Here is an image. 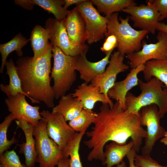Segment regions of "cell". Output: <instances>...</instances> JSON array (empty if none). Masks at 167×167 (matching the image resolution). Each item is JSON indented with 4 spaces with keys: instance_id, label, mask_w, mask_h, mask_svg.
I'll use <instances>...</instances> for the list:
<instances>
[{
    "instance_id": "cell-28",
    "label": "cell",
    "mask_w": 167,
    "mask_h": 167,
    "mask_svg": "<svg viewBox=\"0 0 167 167\" xmlns=\"http://www.w3.org/2000/svg\"><path fill=\"white\" fill-rule=\"evenodd\" d=\"M86 131L76 132L63 151L64 157H70V167H82L79 154L80 143Z\"/></svg>"
},
{
    "instance_id": "cell-13",
    "label": "cell",
    "mask_w": 167,
    "mask_h": 167,
    "mask_svg": "<svg viewBox=\"0 0 167 167\" xmlns=\"http://www.w3.org/2000/svg\"><path fill=\"white\" fill-rule=\"evenodd\" d=\"M26 96L24 94L19 93L8 97L5 102L8 111L15 119H24L34 127L43 119L39 112L40 107L29 104L25 99Z\"/></svg>"
},
{
    "instance_id": "cell-37",
    "label": "cell",
    "mask_w": 167,
    "mask_h": 167,
    "mask_svg": "<svg viewBox=\"0 0 167 167\" xmlns=\"http://www.w3.org/2000/svg\"><path fill=\"white\" fill-rule=\"evenodd\" d=\"M64 7L66 9L71 5L73 4L77 5L84 2L85 0H64Z\"/></svg>"
},
{
    "instance_id": "cell-2",
    "label": "cell",
    "mask_w": 167,
    "mask_h": 167,
    "mask_svg": "<svg viewBox=\"0 0 167 167\" xmlns=\"http://www.w3.org/2000/svg\"><path fill=\"white\" fill-rule=\"evenodd\" d=\"M52 47L38 58L28 56L16 62L22 89L32 103L43 102L48 107L54 106L55 95L50 84Z\"/></svg>"
},
{
    "instance_id": "cell-14",
    "label": "cell",
    "mask_w": 167,
    "mask_h": 167,
    "mask_svg": "<svg viewBox=\"0 0 167 167\" xmlns=\"http://www.w3.org/2000/svg\"><path fill=\"white\" fill-rule=\"evenodd\" d=\"M124 57L118 51L111 54L108 66L104 72L91 82L93 85L99 87L100 92L108 98H109L108 92L114 85L118 74L129 68V66L124 62Z\"/></svg>"
},
{
    "instance_id": "cell-35",
    "label": "cell",
    "mask_w": 167,
    "mask_h": 167,
    "mask_svg": "<svg viewBox=\"0 0 167 167\" xmlns=\"http://www.w3.org/2000/svg\"><path fill=\"white\" fill-rule=\"evenodd\" d=\"M14 2L15 4L28 10H31L33 8V5L30 2V0H15Z\"/></svg>"
},
{
    "instance_id": "cell-20",
    "label": "cell",
    "mask_w": 167,
    "mask_h": 167,
    "mask_svg": "<svg viewBox=\"0 0 167 167\" xmlns=\"http://www.w3.org/2000/svg\"><path fill=\"white\" fill-rule=\"evenodd\" d=\"M83 109L80 101L70 93L61 97L58 104L52 108V112L61 114L66 121H70L76 118Z\"/></svg>"
},
{
    "instance_id": "cell-36",
    "label": "cell",
    "mask_w": 167,
    "mask_h": 167,
    "mask_svg": "<svg viewBox=\"0 0 167 167\" xmlns=\"http://www.w3.org/2000/svg\"><path fill=\"white\" fill-rule=\"evenodd\" d=\"M136 153V151L133 148L126 155L129 164V167H139L135 164L134 158Z\"/></svg>"
},
{
    "instance_id": "cell-26",
    "label": "cell",
    "mask_w": 167,
    "mask_h": 167,
    "mask_svg": "<svg viewBox=\"0 0 167 167\" xmlns=\"http://www.w3.org/2000/svg\"><path fill=\"white\" fill-rule=\"evenodd\" d=\"M93 5L96 6L100 13H103L109 19L114 13L122 11L128 6L136 5L133 0H91Z\"/></svg>"
},
{
    "instance_id": "cell-11",
    "label": "cell",
    "mask_w": 167,
    "mask_h": 167,
    "mask_svg": "<svg viewBox=\"0 0 167 167\" xmlns=\"http://www.w3.org/2000/svg\"><path fill=\"white\" fill-rule=\"evenodd\" d=\"M157 39V42L153 43L147 44L143 41L142 48L139 51L126 55L131 68L145 64L151 60L166 59L167 34L159 31Z\"/></svg>"
},
{
    "instance_id": "cell-9",
    "label": "cell",
    "mask_w": 167,
    "mask_h": 167,
    "mask_svg": "<svg viewBox=\"0 0 167 167\" xmlns=\"http://www.w3.org/2000/svg\"><path fill=\"white\" fill-rule=\"evenodd\" d=\"M45 28L53 46L58 47L66 55L76 57L82 53H87L88 50V45L79 47L71 41L63 20L48 18L45 22Z\"/></svg>"
},
{
    "instance_id": "cell-34",
    "label": "cell",
    "mask_w": 167,
    "mask_h": 167,
    "mask_svg": "<svg viewBox=\"0 0 167 167\" xmlns=\"http://www.w3.org/2000/svg\"><path fill=\"white\" fill-rule=\"evenodd\" d=\"M159 12V22L167 19V0H150Z\"/></svg>"
},
{
    "instance_id": "cell-42",
    "label": "cell",
    "mask_w": 167,
    "mask_h": 167,
    "mask_svg": "<svg viewBox=\"0 0 167 167\" xmlns=\"http://www.w3.org/2000/svg\"><path fill=\"white\" fill-rule=\"evenodd\" d=\"M166 59H167V49L166 50Z\"/></svg>"
},
{
    "instance_id": "cell-41",
    "label": "cell",
    "mask_w": 167,
    "mask_h": 167,
    "mask_svg": "<svg viewBox=\"0 0 167 167\" xmlns=\"http://www.w3.org/2000/svg\"><path fill=\"white\" fill-rule=\"evenodd\" d=\"M117 167H126L125 162L122 161L120 164L117 165Z\"/></svg>"
},
{
    "instance_id": "cell-29",
    "label": "cell",
    "mask_w": 167,
    "mask_h": 167,
    "mask_svg": "<svg viewBox=\"0 0 167 167\" xmlns=\"http://www.w3.org/2000/svg\"><path fill=\"white\" fill-rule=\"evenodd\" d=\"M97 113L92 110L83 109L75 118L69 121V125L76 132L86 131L92 124H93Z\"/></svg>"
},
{
    "instance_id": "cell-7",
    "label": "cell",
    "mask_w": 167,
    "mask_h": 167,
    "mask_svg": "<svg viewBox=\"0 0 167 167\" xmlns=\"http://www.w3.org/2000/svg\"><path fill=\"white\" fill-rule=\"evenodd\" d=\"M139 114L141 125L146 126L147 129V136L141 148L142 154L150 155L155 143L164 136L166 131L160 125L161 118L156 105L152 104L142 107Z\"/></svg>"
},
{
    "instance_id": "cell-31",
    "label": "cell",
    "mask_w": 167,
    "mask_h": 167,
    "mask_svg": "<svg viewBox=\"0 0 167 167\" xmlns=\"http://www.w3.org/2000/svg\"><path fill=\"white\" fill-rule=\"evenodd\" d=\"M0 167H27L21 162L14 150H7L0 155Z\"/></svg>"
},
{
    "instance_id": "cell-30",
    "label": "cell",
    "mask_w": 167,
    "mask_h": 167,
    "mask_svg": "<svg viewBox=\"0 0 167 167\" xmlns=\"http://www.w3.org/2000/svg\"><path fill=\"white\" fill-rule=\"evenodd\" d=\"M14 120L12 114L10 113L0 124V155L8 150L12 145L16 142V139L14 136L10 140H8L7 137L8 128Z\"/></svg>"
},
{
    "instance_id": "cell-24",
    "label": "cell",
    "mask_w": 167,
    "mask_h": 167,
    "mask_svg": "<svg viewBox=\"0 0 167 167\" xmlns=\"http://www.w3.org/2000/svg\"><path fill=\"white\" fill-rule=\"evenodd\" d=\"M29 41L30 39H27L21 33H19L8 42L0 44V52L2 57L1 73H3L7 58L9 54L15 51L18 56L22 57L23 55L22 48Z\"/></svg>"
},
{
    "instance_id": "cell-5",
    "label": "cell",
    "mask_w": 167,
    "mask_h": 167,
    "mask_svg": "<svg viewBox=\"0 0 167 167\" xmlns=\"http://www.w3.org/2000/svg\"><path fill=\"white\" fill-rule=\"evenodd\" d=\"M52 51L54 61L51 77L55 98L58 99L66 95L76 80V58L66 55L57 46H53Z\"/></svg>"
},
{
    "instance_id": "cell-39",
    "label": "cell",
    "mask_w": 167,
    "mask_h": 167,
    "mask_svg": "<svg viewBox=\"0 0 167 167\" xmlns=\"http://www.w3.org/2000/svg\"><path fill=\"white\" fill-rule=\"evenodd\" d=\"M157 30L167 34V24L164 22H159L157 25Z\"/></svg>"
},
{
    "instance_id": "cell-4",
    "label": "cell",
    "mask_w": 167,
    "mask_h": 167,
    "mask_svg": "<svg viewBox=\"0 0 167 167\" xmlns=\"http://www.w3.org/2000/svg\"><path fill=\"white\" fill-rule=\"evenodd\" d=\"M129 16L125 18L120 17L118 13L113 14L109 19L106 37L113 34L117 39L118 51L123 56L139 51L142 48L143 40L149 32L146 30H137L130 24Z\"/></svg>"
},
{
    "instance_id": "cell-25",
    "label": "cell",
    "mask_w": 167,
    "mask_h": 167,
    "mask_svg": "<svg viewBox=\"0 0 167 167\" xmlns=\"http://www.w3.org/2000/svg\"><path fill=\"white\" fill-rule=\"evenodd\" d=\"M143 72L146 82L155 77L167 88V59L152 60L147 62Z\"/></svg>"
},
{
    "instance_id": "cell-15",
    "label": "cell",
    "mask_w": 167,
    "mask_h": 167,
    "mask_svg": "<svg viewBox=\"0 0 167 167\" xmlns=\"http://www.w3.org/2000/svg\"><path fill=\"white\" fill-rule=\"evenodd\" d=\"M63 23L71 41L74 45L81 47L86 46L87 36L85 22L84 17L76 6L69 11L63 20Z\"/></svg>"
},
{
    "instance_id": "cell-3",
    "label": "cell",
    "mask_w": 167,
    "mask_h": 167,
    "mask_svg": "<svg viewBox=\"0 0 167 167\" xmlns=\"http://www.w3.org/2000/svg\"><path fill=\"white\" fill-rule=\"evenodd\" d=\"M141 92L136 96L128 92L126 97V110L140 117L141 108L152 104L158 107L161 118L167 113V88L155 77L146 82L139 79L138 85Z\"/></svg>"
},
{
    "instance_id": "cell-19",
    "label": "cell",
    "mask_w": 167,
    "mask_h": 167,
    "mask_svg": "<svg viewBox=\"0 0 167 167\" xmlns=\"http://www.w3.org/2000/svg\"><path fill=\"white\" fill-rule=\"evenodd\" d=\"M15 122L17 126L23 131L25 138V142L19 145V153L24 155L25 165L27 167H34L37 161L36 141L33 138L34 127L23 119L16 120Z\"/></svg>"
},
{
    "instance_id": "cell-12",
    "label": "cell",
    "mask_w": 167,
    "mask_h": 167,
    "mask_svg": "<svg viewBox=\"0 0 167 167\" xmlns=\"http://www.w3.org/2000/svg\"><path fill=\"white\" fill-rule=\"evenodd\" d=\"M122 11L130 15L134 28L155 33L159 22L160 15L155 6L150 0L147 4L131 5L124 9Z\"/></svg>"
},
{
    "instance_id": "cell-1",
    "label": "cell",
    "mask_w": 167,
    "mask_h": 167,
    "mask_svg": "<svg viewBox=\"0 0 167 167\" xmlns=\"http://www.w3.org/2000/svg\"><path fill=\"white\" fill-rule=\"evenodd\" d=\"M93 124L92 130L86 133L89 139L84 141L85 145L91 149L87 157L89 161L96 159L103 163L105 160L104 148L109 141L123 145L131 138L133 148L138 152L143 139L147 136L140 117L128 113L117 101L112 108L108 104H102Z\"/></svg>"
},
{
    "instance_id": "cell-16",
    "label": "cell",
    "mask_w": 167,
    "mask_h": 167,
    "mask_svg": "<svg viewBox=\"0 0 167 167\" xmlns=\"http://www.w3.org/2000/svg\"><path fill=\"white\" fill-rule=\"evenodd\" d=\"M112 52H109L101 60L95 62L88 60L87 53H82L76 57L75 69L79 72L80 79L88 84L104 73L106 66L109 64Z\"/></svg>"
},
{
    "instance_id": "cell-22",
    "label": "cell",
    "mask_w": 167,
    "mask_h": 167,
    "mask_svg": "<svg viewBox=\"0 0 167 167\" xmlns=\"http://www.w3.org/2000/svg\"><path fill=\"white\" fill-rule=\"evenodd\" d=\"M30 40L34 53L33 57L35 59L39 58L53 47L48 41V36L45 29L39 25L34 27L31 32Z\"/></svg>"
},
{
    "instance_id": "cell-8",
    "label": "cell",
    "mask_w": 167,
    "mask_h": 167,
    "mask_svg": "<svg viewBox=\"0 0 167 167\" xmlns=\"http://www.w3.org/2000/svg\"><path fill=\"white\" fill-rule=\"evenodd\" d=\"M76 6L85 21L87 43L91 45L104 38L109 19L100 14L91 0H85Z\"/></svg>"
},
{
    "instance_id": "cell-27",
    "label": "cell",
    "mask_w": 167,
    "mask_h": 167,
    "mask_svg": "<svg viewBox=\"0 0 167 167\" xmlns=\"http://www.w3.org/2000/svg\"><path fill=\"white\" fill-rule=\"evenodd\" d=\"M34 5L41 7L49 13L52 14L55 18L63 20L67 16L69 10L64 7V0H30Z\"/></svg>"
},
{
    "instance_id": "cell-23",
    "label": "cell",
    "mask_w": 167,
    "mask_h": 167,
    "mask_svg": "<svg viewBox=\"0 0 167 167\" xmlns=\"http://www.w3.org/2000/svg\"><path fill=\"white\" fill-rule=\"evenodd\" d=\"M5 66L6 69V74L9 77V83L8 85H6L1 84L0 85L1 91L7 97L15 96L19 93L24 94L27 96L23 90L21 80L17 72L16 66L12 59L6 61Z\"/></svg>"
},
{
    "instance_id": "cell-21",
    "label": "cell",
    "mask_w": 167,
    "mask_h": 167,
    "mask_svg": "<svg viewBox=\"0 0 167 167\" xmlns=\"http://www.w3.org/2000/svg\"><path fill=\"white\" fill-rule=\"evenodd\" d=\"M134 143L131 140L129 143L123 145L119 144L114 142L105 146L104 151L105 161L102 163L106 165L105 167H112L120 164L123 158L126 156L134 147Z\"/></svg>"
},
{
    "instance_id": "cell-38",
    "label": "cell",
    "mask_w": 167,
    "mask_h": 167,
    "mask_svg": "<svg viewBox=\"0 0 167 167\" xmlns=\"http://www.w3.org/2000/svg\"><path fill=\"white\" fill-rule=\"evenodd\" d=\"M70 157H64L59 161L57 167H70Z\"/></svg>"
},
{
    "instance_id": "cell-33",
    "label": "cell",
    "mask_w": 167,
    "mask_h": 167,
    "mask_svg": "<svg viewBox=\"0 0 167 167\" xmlns=\"http://www.w3.org/2000/svg\"><path fill=\"white\" fill-rule=\"evenodd\" d=\"M118 42L116 36L113 34L110 35L105 38V41L100 49L105 55L111 51H113L114 49L118 47Z\"/></svg>"
},
{
    "instance_id": "cell-17",
    "label": "cell",
    "mask_w": 167,
    "mask_h": 167,
    "mask_svg": "<svg viewBox=\"0 0 167 167\" xmlns=\"http://www.w3.org/2000/svg\"><path fill=\"white\" fill-rule=\"evenodd\" d=\"M145 64H141L131 68L123 80L116 82L109 90L107 95L110 98L118 101L119 106L124 110L126 109V97L129 91L138 85V75L143 71Z\"/></svg>"
},
{
    "instance_id": "cell-10",
    "label": "cell",
    "mask_w": 167,
    "mask_h": 167,
    "mask_svg": "<svg viewBox=\"0 0 167 167\" xmlns=\"http://www.w3.org/2000/svg\"><path fill=\"white\" fill-rule=\"evenodd\" d=\"M40 115L46 122V131L48 136L63 151L76 132L59 113L43 110L40 112Z\"/></svg>"
},
{
    "instance_id": "cell-6",
    "label": "cell",
    "mask_w": 167,
    "mask_h": 167,
    "mask_svg": "<svg viewBox=\"0 0 167 167\" xmlns=\"http://www.w3.org/2000/svg\"><path fill=\"white\" fill-rule=\"evenodd\" d=\"M46 126V122L42 119L34 127L37 162L39 167H55L64 155L58 144L48 136Z\"/></svg>"
},
{
    "instance_id": "cell-32",
    "label": "cell",
    "mask_w": 167,
    "mask_h": 167,
    "mask_svg": "<svg viewBox=\"0 0 167 167\" xmlns=\"http://www.w3.org/2000/svg\"><path fill=\"white\" fill-rule=\"evenodd\" d=\"M135 164L139 167H167L160 165L149 155H138L136 153Z\"/></svg>"
},
{
    "instance_id": "cell-40",
    "label": "cell",
    "mask_w": 167,
    "mask_h": 167,
    "mask_svg": "<svg viewBox=\"0 0 167 167\" xmlns=\"http://www.w3.org/2000/svg\"><path fill=\"white\" fill-rule=\"evenodd\" d=\"M160 142L167 146V131H166L164 136L160 140Z\"/></svg>"
},
{
    "instance_id": "cell-18",
    "label": "cell",
    "mask_w": 167,
    "mask_h": 167,
    "mask_svg": "<svg viewBox=\"0 0 167 167\" xmlns=\"http://www.w3.org/2000/svg\"><path fill=\"white\" fill-rule=\"evenodd\" d=\"M73 97L76 98L81 103L83 109L92 110L95 104L101 102L108 104L112 108L114 104L110 98H107L101 93L100 88L90 84L84 83L78 85L73 93H71Z\"/></svg>"
}]
</instances>
